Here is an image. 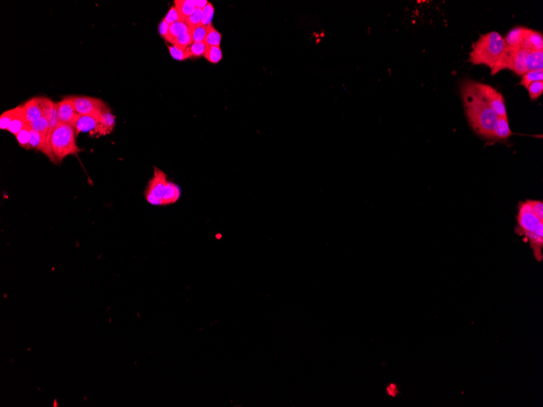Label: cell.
Listing matches in <instances>:
<instances>
[{"instance_id":"6da1fadb","label":"cell","mask_w":543,"mask_h":407,"mask_svg":"<svg viewBox=\"0 0 543 407\" xmlns=\"http://www.w3.org/2000/svg\"><path fill=\"white\" fill-rule=\"evenodd\" d=\"M461 97L468 123L473 130L486 140H492L498 116L481 95L474 81L467 80L461 85Z\"/></svg>"},{"instance_id":"7a4b0ae2","label":"cell","mask_w":543,"mask_h":407,"mask_svg":"<svg viewBox=\"0 0 543 407\" xmlns=\"http://www.w3.org/2000/svg\"><path fill=\"white\" fill-rule=\"evenodd\" d=\"M506 48L504 38L497 32L481 35L473 44L468 61L474 65H486L492 69Z\"/></svg>"},{"instance_id":"3957f363","label":"cell","mask_w":543,"mask_h":407,"mask_svg":"<svg viewBox=\"0 0 543 407\" xmlns=\"http://www.w3.org/2000/svg\"><path fill=\"white\" fill-rule=\"evenodd\" d=\"M517 232L529 243L536 260L541 262L543 260V221L532 211L527 201L520 204Z\"/></svg>"},{"instance_id":"277c9868","label":"cell","mask_w":543,"mask_h":407,"mask_svg":"<svg viewBox=\"0 0 543 407\" xmlns=\"http://www.w3.org/2000/svg\"><path fill=\"white\" fill-rule=\"evenodd\" d=\"M146 202L153 206H168L180 199L181 190L178 184L169 182L165 173L157 167L154 168L153 177L145 190Z\"/></svg>"},{"instance_id":"5b68a950","label":"cell","mask_w":543,"mask_h":407,"mask_svg":"<svg viewBox=\"0 0 543 407\" xmlns=\"http://www.w3.org/2000/svg\"><path fill=\"white\" fill-rule=\"evenodd\" d=\"M51 147L57 162H62L66 157L78 155L82 150L77 145L74 128L62 123H59L52 131Z\"/></svg>"},{"instance_id":"8992f818","label":"cell","mask_w":543,"mask_h":407,"mask_svg":"<svg viewBox=\"0 0 543 407\" xmlns=\"http://www.w3.org/2000/svg\"><path fill=\"white\" fill-rule=\"evenodd\" d=\"M528 50L522 46L511 48L506 47L496 65L491 69V74L495 75L500 71L509 69L517 76H523L529 72L527 68L526 58Z\"/></svg>"},{"instance_id":"52a82bcc","label":"cell","mask_w":543,"mask_h":407,"mask_svg":"<svg viewBox=\"0 0 543 407\" xmlns=\"http://www.w3.org/2000/svg\"><path fill=\"white\" fill-rule=\"evenodd\" d=\"M23 107L29 124L41 117H45L51 122L56 110V103L47 98L35 97L24 102Z\"/></svg>"},{"instance_id":"ba28073f","label":"cell","mask_w":543,"mask_h":407,"mask_svg":"<svg viewBox=\"0 0 543 407\" xmlns=\"http://www.w3.org/2000/svg\"><path fill=\"white\" fill-rule=\"evenodd\" d=\"M475 86L498 117H507L505 100L501 93L491 85L475 81Z\"/></svg>"},{"instance_id":"9c48e42d","label":"cell","mask_w":543,"mask_h":407,"mask_svg":"<svg viewBox=\"0 0 543 407\" xmlns=\"http://www.w3.org/2000/svg\"><path fill=\"white\" fill-rule=\"evenodd\" d=\"M76 112L79 116H100L108 109L104 102L97 98L73 96Z\"/></svg>"},{"instance_id":"30bf717a","label":"cell","mask_w":543,"mask_h":407,"mask_svg":"<svg viewBox=\"0 0 543 407\" xmlns=\"http://www.w3.org/2000/svg\"><path fill=\"white\" fill-rule=\"evenodd\" d=\"M76 135L89 133L92 135H106L100 116H79L74 125Z\"/></svg>"},{"instance_id":"8fae6325","label":"cell","mask_w":543,"mask_h":407,"mask_svg":"<svg viewBox=\"0 0 543 407\" xmlns=\"http://www.w3.org/2000/svg\"><path fill=\"white\" fill-rule=\"evenodd\" d=\"M56 105L60 123L74 127L79 115L76 112L73 97L65 98L60 102H56Z\"/></svg>"},{"instance_id":"7c38bea8","label":"cell","mask_w":543,"mask_h":407,"mask_svg":"<svg viewBox=\"0 0 543 407\" xmlns=\"http://www.w3.org/2000/svg\"><path fill=\"white\" fill-rule=\"evenodd\" d=\"M521 46L528 51H543V34L524 27Z\"/></svg>"},{"instance_id":"4fadbf2b","label":"cell","mask_w":543,"mask_h":407,"mask_svg":"<svg viewBox=\"0 0 543 407\" xmlns=\"http://www.w3.org/2000/svg\"><path fill=\"white\" fill-rule=\"evenodd\" d=\"M512 132L510 129L507 117H498L495 127L493 129L492 140L503 141L512 136Z\"/></svg>"},{"instance_id":"5bb4252c","label":"cell","mask_w":543,"mask_h":407,"mask_svg":"<svg viewBox=\"0 0 543 407\" xmlns=\"http://www.w3.org/2000/svg\"><path fill=\"white\" fill-rule=\"evenodd\" d=\"M174 7L183 21L190 17L197 8L195 0H176L174 1Z\"/></svg>"},{"instance_id":"9a60e30c","label":"cell","mask_w":543,"mask_h":407,"mask_svg":"<svg viewBox=\"0 0 543 407\" xmlns=\"http://www.w3.org/2000/svg\"><path fill=\"white\" fill-rule=\"evenodd\" d=\"M29 123L27 122L25 116H24V107L23 106H19V110L14 119L12 120L11 122L9 127L7 128V131L11 133V134H14L15 136L17 135L22 129H24V127L28 125Z\"/></svg>"},{"instance_id":"2e32d148","label":"cell","mask_w":543,"mask_h":407,"mask_svg":"<svg viewBox=\"0 0 543 407\" xmlns=\"http://www.w3.org/2000/svg\"><path fill=\"white\" fill-rule=\"evenodd\" d=\"M524 27H515L511 29L504 38L506 47L516 48L520 47L522 45V34H523Z\"/></svg>"},{"instance_id":"e0dca14e","label":"cell","mask_w":543,"mask_h":407,"mask_svg":"<svg viewBox=\"0 0 543 407\" xmlns=\"http://www.w3.org/2000/svg\"><path fill=\"white\" fill-rule=\"evenodd\" d=\"M526 64L528 71L543 70V51H528Z\"/></svg>"},{"instance_id":"ac0fdd59","label":"cell","mask_w":543,"mask_h":407,"mask_svg":"<svg viewBox=\"0 0 543 407\" xmlns=\"http://www.w3.org/2000/svg\"><path fill=\"white\" fill-rule=\"evenodd\" d=\"M190 30V27L185 21L180 20V21L175 22V23L170 24L169 33H168V36L166 39V41L173 43V41L178 37L180 36L181 34H185V33H187Z\"/></svg>"},{"instance_id":"d6986e66","label":"cell","mask_w":543,"mask_h":407,"mask_svg":"<svg viewBox=\"0 0 543 407\" xmlns=\"http://www.w3.org/2000/svg\"><path fill=\"white\" fill-rule=\"evenodd\" d=\"M221 41V34L215 29L212 24L207 25V33L204 43L208 46H220Z\"/></svg>"},{"instance_id":"ffe728a7","label":"cell","mask_w":543,"mask_h":407,"mask_svg":"<svg viewBox=\"0 0 543 407\" xmlns=\"http://www.w3.org/2000/svg\"><path fill=\"white\" fill-rule=\"evenodd\" d=\"M100 120L102 122V126L104 128L106 135L111 134L116 126V117L111 112L109 108L100 115Z\"/></svg>"},{"instance_id":"44dd1931","label":"cell","mask_w":543,"mask_h":407,"mask_svg":"<svg viewBox=\"0 0 543 407\" xmlns=\"http://www.w3.org/2000/svg\"><path fill=\"white\" fill-rule=\"evenodd\" d=\"M541 81H543V70L529 71L522 76L520 85L527 89V87L532 83Z\"/></svg>"},{"instance_id":"7402d4cb","label":"cell","mask_w":543,"mask_h":407,"mask_svg":"<svg viewBox=\"0 0 543 407\" xmlns=\"http://www.w3.org/2000/svg\"><path fill=\"white\" fill-rule=\"evenodd\" d=\"M205 58L209 61L210 63H217L221 61L222 55L221 46H208L206 49L204 54Z\"/></svg>"},{"instance_id":"603a6c76","label":"cell","mask_w":543,"mask_h":407,"mask_svg":"<svg viewBox=\"0 0 543 407\" xmlns=\"http://www.w3.org/2000/svg\"><path fill=\"white\" fill-rule=\"evenodd\" d=\"M190 31L192 35L193 42H204L207 36V26L202 24H198L190 28Z\"/></svg>"},{"instance_id":"cb8c5ba5","label":"cell","mask_w":543,"mask_h":407,"mask_svg":"<svg viewBox=\"0 0 543 407\" xmlns=\"http://www.w3.org/2000/svg\"><path fill=\"white\" fill-rule=\"evenodd\" d=\"M19 110V106L15 107L13 109H10L7 112H4L1 115L0 117V129L2 130H7V128L9 127L11 122L12 120L14 119L16 115L17 114Z\"/></svg>"},{"instance_id":"d4e9b609","label":"cell","mask_w":543,"mask_h":407,"mask_svg":"<svg viewBox=\"0 0 543 407\" xmlns=\"http://www.w3.org/2000/svg\"><path fill=\"white\" fill-rule=\"evenodd\" d=\"M30 132H31V128L29 126V124L16 135L17 142L19 143V145L24 149H30V147H29Z\"/></svg>"},{"instance_id":"484cf974","label":"cell","mask_w":543,"mask_h":407,"mask_svg":"<svg viewBox=\"0 0 543 407\" xmlns=\"http://www.w3.org/2000/svg\"><path fill=\"white\" fill-rule=\"evenodd\" d=\"M29 126L32 130L38 131L41 134H47L50 126V121L45 117H41L40 119L36 120L34 122L29 123Z\"/></svg>"},{"instance_id":"4316f807","label":"cell","mask_w":543,"mask_h":407,"mask_svg":"<svg viewBox=\"0 0 543 407\" xmlns=\"http://www.w3.org/2000/svg\"><path fill=\"white\" fill-rule=\"evenodd\" d=\"M168 50H169L172 57L177 60V61H182L191 58L190 51H189L188 48L183 50V49L179 48L178 46L173 45V46H168Z\"/></svg>"},{"instance_id":"83f0119b","label":"cell","mask_w":543,"mask_h":407,"mask_svg":"<svg viewBox=\"0 0 543 407\" xmlns=\"http://www.w3.org/2000/svg\"><path fill=\"white\" fill-rule=\"evenodd\" d=\"M193 43L192 35L190 31L185 33V34H181L180 36L178 37L175 40L173 41V45L178 46L179 48L185 50L187 49L189 46Z\"/></svg>"},{"instance_id":"f1b7e54d","label":"cell","mask_w":543,"mask_h":407,"mask_svg":"<svg viewBox=\"0 0 543 407\" xmlns=\"http://www.w3.org/2000/svg\"><path fill=\"white\" fill-rule=\"evenodd\" d=\"M527 90L529 92L530 100H533V101L538 100L543 95V81L532 83L527 87Z\"/></svg>"},{"instance_id":"f546056e","label":"cell","mask_w":543,"mask_h":407,"mask_svg":"<svg viewBox=\"0 0 543 407\" xmlns=\"http://www.w3.org/2000/svg\"><path fill=\"white\" fill-rule=\"evenodd\" d=\"M214 7L211 2H208L207 6L202 9V21L201 24L205 26H207L212 24V18L214 16Z\"/></svg>"},{"instance_id":"4dcf8cb0","label":"cell","mask_w":543,"mask_h":407,"mask_svg":"<svg viewBox=\"0 0 543 407\" xmlns=\"http://www.w3.org/2000/svg\"><path fill=\"white\" fill-rule=\"evenodd\" d=\"M206 49H207V46H206V44H205L204 42H193V43L188 47V50L190 51L191 57L204 56Z\"/></svg>"},{"instance_id":"1f68e13d","label":"cell","mask_w":543,"mask_h":407,"mask_svg":"<svg viewBox=\"0 0 543 407\" xmlns=\"http://www.w3.org/2000/svg\"><path fill=\"white\" fill-rule=\"evenodd\" d=\"M202 9L196 8L195 12L190 15V17L186 18L184 21L189 25L190 28L196 26L198 24H201L202 21Z\"/></svg>"},{"instance_id":"d6a6232c","label":"cell","mask_w":543,"mask_h":407,"mask_svg":"<svg viewBox=\"0 0 543 407\" xmlns=\"http://www.w3.org/2000/svg\"><path fill=\"white\" fill-rule=\"evenodd\" d=\"M528 204H529L532 211L539 217L540 220L543 221V203L539 200H528Z\"/></svg>"},{"instance_id":"836d02e7","label":"cell","mask_w":543,"mask_h":407,"mask_svg":"<svg viewBox=\"0 0 543 407\" xmlns=\"http://www.w3.org/2000/svg\"><path fill=\"white\" fill-rule=\"evenodd\" d=\"M163 20L169 24H173V23H175V22L181 20L180 16L178 14V11L176 9V7H174V5H173V7H171L168 13L166 14L165 17H164Z\"/></svg>"},{"instance_id":"e575fe53","label":"cell","mask_w":543,"mask_h":407,"mask_svg":"<svg viewBox=\"0 0 543 407\" xmlns=\"http://www.w3.org/2000/svg\"><path fill=\"white\" fill-rule=\"evenodd\" d=\"M169 28H170V24H168L163 20L160 23V25H159V33L165 40L168 36Z\"/></svg>"}]
</instances>
